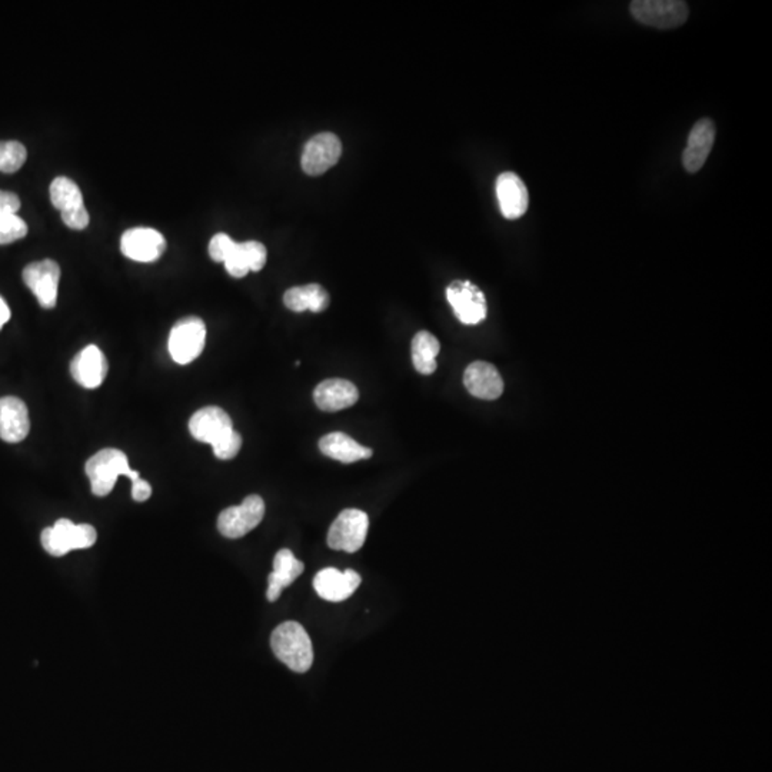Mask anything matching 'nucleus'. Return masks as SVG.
Masks as SVG:
<instances>
[{
	"label": "nucleus",
	"instance_id": "1",
	"mask_svg": "<svg viewBox=\"0 0 772 772\" xmlns=\"http://www.w3.org/2000/svg\"><path fill=\"white\" fill-rule=\"evenodd\" d=\"M273 654L287 668L305 674L313 664L312 641L299 622L287 621L275 628L270 636Z\"/></svg>",
	"mask_w": 772,
	"mask_h": 772
},
{
	"label": "nucleus",
	"instance_id": "2",
	"mask_svg": "<svg viewBox=\"0 0 772 772\" xmlns=\"http://www.w3.org/2000/svg\"><path fill=\"white\" fill-rule=\"evenodd\" d=\"M85 471L89 477L92 493L96 496L109 495L120 475H126L132 482L139 479V472L129 467L126 453L115 448L102 449L95 453L85 465Z\"/></svg>",
	"mask_w": 772,
	"mask_h": 772
},
{
	"label": "nucleus",
	"instance_id": "3",
	"mask_svg": "<svg viewBox=\"0 0 772 772\" xmlns=\"http://www.w3.org/2000/svg\"><path fill=\"white\" fill-rule=\"evenodd\" d=\"M96 539L97 532L92 525H75L69 519H59L40 535L45 551L54 557H63L71 551L87 550L94 546Z\"/></svg>",
	"mask_w": 772,
	"mask_h": 772
},
{
	"label": "nucleus",
	"instance_id": "4",
	"mask_svg": "<svg viewBox=\"0 0 772 772\" xmlns=\"http://www.w3.org/2000/svg\"><path fill=\"white\" fill-rule=\"evenodd\" d=\"M634 19L658 29H674L688 21L690 8L681 0H635L631 4Z\"/></svg>",
	"mask_w": 772,
	"mask_h": 772
},
{
	"label": "nucleus",
	"instance_id": "5",
	"mask_svg": "<svg viewBox=\"0 0 772 772\" xmlns=\"http://www.w3.org/2000/svg\"><path fill=\"white\" fill-rule=\"evenodd\" d=\"M205 322L198 317H187L175 324L170 335V353L179 365L194 362L205 348Z\"/></svg>",
	"mask_w": 772,
	"mask_h": 772
},
{
	"label": "nucleus",
	"instance_id": "6",
	"mask_svg": "<svg viewBox=\"0 0 772 772\" xmlns=\"http://www.w3.org/2000/svg\"><path fill=\"white\" fill-rule=\"evenodd\" d=\"M368 528L369 518L363 511H342L328 532V545L335 551L356 552L365 544Z\"/></svg>",
	"mask_w": 772,
	"mask_h": 772
},
{
	"label": "nucleus",
	"instance_id": "7",
	"mask_svg": "<svg viewBox=\"0 0 772 772\" xmlns=\"http://www.w3.org/2000/svg\"><path fill=\"white\" fill-rule=\"evenodd\" d=\"M265 502L259 495L245 498L239 507H230L220 512L218 529L225 538L237 539L246 535L262 522Z\"/></svg>",
	"mask_w": 772,
	"mask_h": 772
},
{
	"label": "nucleus",
	"instance_id": "8",
	"mask_svg": "<svg viewBox=\"0 0 772 772\" xmlns=\"http://www.w3.org/2000/svg\"><path fill=\"white\" fill-rule=\"evenodd\" d=\"M446 299L462 324L478 325L486 318V295L469 280H453L446 289Z\"/></svg>",
	"mask_w": 772,
	"mask_h": 772
},
{
	"label": "nucleus",
	"instance_id": "9",
	"mask_svg": "<svg viewBox=\"0 0 772 772\" xmlns=\"http://www.w3.org/2000/svg\"><path fill=\"white\" fill-rule=\"evenodd\" d=\"M342 144L335 133H320L308 140L302 154V170L311 177H318L338 163Z\"/></svg>",
	"mask_w": 772,
	"mask_h": 772
},
{
	"label": "nucleus",
	"instance_id": "10",
	"mask_svg": "<svg viewBox=\"0 0 772 772\" xmlns=\"http://www.w3.org/2000/svg\"><path fill=\"white\" fill-rule=\"evenodd\" d=\"M59 279H61V268L52 259L30 263L23 270L26 286L35 294L39 305L45 309L56 306Z\"/></svg>",
	"mask_w": 772,
	"mask_h": 772
},
{
	"label": "nucleus",
	"instance_id": "11",
	"mask_svg": "<svg viewBox=\"0 0 772 772\" xmlns=\"http://www.w3.org/2000/svg\"><path fill=\"white\" fill-rule=\"evenodd\" d=\"M165 249V237L151 228H133L126 230L120 239V251L123 255L137 262H154L163 255Z\"/></svg>",
	"mask_w": 772,
	"mask_h": 772
},
{
	"label": "nucleus",
	"instance_id": "12",
	"mask_svg": "<svg viewBox=\"0 0 772 772\" xmlns=\"http://www.w3.org/2000/svg\"><path fill=\"white\" fill-rule=\"evenodd\" d=\"M189 431L196 441L213 446L234 431V424L229 415L220 406H206L194 413L189 420Z\"/></svg>",
	"mask_w": 772,
	"mask_h": 772
},
{
	"label": "nucleus",
	"instance_id": "13",
	"mask_svg": "<svg viewBox=\"0 0 772 772\" xmlns=\"http://www.w3.org/2000/svg\"><path fill=\"white\" fill-rule=\"evenodd\" d=\"M361 575L353 569L345 572L338 571L335 568H325L318 572L313 579V588L322 600L329 602H341L348 600L361 585Z\"/></svg>",
	"mask_w": 772,
	"mask_h": 772
},
{
	"label": "nucleus",
	"instance_id": "14",
	"mask_svg": "<svg viewBox=\"0 0 772 772\" xmlns=\"http://www.w3.org/2000/svg\"><path fill=\"white\" fill-rule=\"evenodd\" d=\"M496 196L500 202L501 213L507 220H518L528 211V189L517 173H501L496 179Z\"/></svg>",
	"mask_w": 772,
	"mask_h": 772
},
{
	"label": "nucleus",
	"instance_id": "15",
	"mask_svg": "<svg viewBox=\"0 0 772 772\" xmlns=\"http://www.w3.org/2000/svg\"><path fill=\"white\" fill-rule=\"evenodd\" d=\"M106 356L95 345L83 348L71 362V374L83 388L95 389L101 386L108 375Z\"/></svg>",
	"mask_w": 772,
	"mask_h": 772
},
{
	"label": "nucleus",
	"instance_id": "16",
	"mask_svg": "<svg viewBox=\"0 0 772 772\" xmlns=\"http://www.w3.org/2000/svg\"><path fill=\"white\" fill-rule=\"evenodd\" d=\"M714 122L711 119H701L691 129L685 151L683 154V163L685 170L690 173L698 172L707 162L715 142Z\"/></svg>",
	"mask_w": 772,
	"mask_h": 772
},
{
	"label": "nucleus",
	"instance_id": "17",
	"mask_svg": "<svg viewBox=\"0 0 772 772\" xmlns=\"http://www.w3.org/2000/svg\"><path fill=\"white\" fill-rule=\"evenodd\" d=\"M28 406L16 396L0 398V439L9 444L23 441L29 435Z\"/></svg>",
	"mask_w": 772,
	"mask_h": 772
},
{
	"label": "nucleus",
	"instance_id": "18",
	"mask_svg": "<svg viewBox=\"0 0 772 772\" xmlns=\"http://www.w3.org/2000/svg\"><path fill=\"white\" fill-rule=\"evenodd\" d=\"M463 384L475 398L494 401L503 392V381L500 372L491 363L484 361L472 362L463 374Z\"/></svg>",
	"mask_w": 772,
	"mask_h": 772
},
{
	"label": "nucleus",
	"instance_id": "19",
	"mask_svg": "<svg viewBox=\"0 0 772 772\" xmlns=\"http://www.w3.org/2000/svg\"><path fill=\"white\" fill-rule=\"evenodd\" d=\"M360 399V392L353 382L346 379H327L320 382L313 391V401L320 410L325 412H336L355 405Z\"/></svg>",
	"mask_w": 772,
	"mask_h": 772
},
{
	"label": "nucleus",
	"instance_id": "20",
	"mask_svg": "<svg viewBox=\"0 0 772 772\" xmlns=\"http://www.w3.org/2000/svg\"><path fill=\"white\" fill-rule=\"evenodd\" d=\"M305 569V565L295 558L289 550H280L273 560V571L268 578V601L277 602L280 594Z\"/></svg>",
	"mask_w": 772,
	"mask_h": 772
},
{
	"label": "nucleus",
	"instance_id": "21",
	"mask_svg": "<svg viewBox=\"0 0 772 772\" xmlns=\"http://www.w3.org/2000/svg\"><path fill=\"white\" fill-rule=\"evenodd\" d=\"M320 452L328 458L339 461L342 463H353L358 461L369 460L372 449L360 445L355 439L344 432H332L325 435L320 441Z\"/></svg>",
	"mask_w": 772,
	"mask_h": 772
},
{
	"label": "nucleus",
	"instance_id": "22",
	"mask_svg": "<svg viewBox=\"0 0 772 772\" xmlns=\"http://www.w3.org/2000/svg\"><path fill=\"white\" fill-rule=\"evenodd\" d=\"M284 303L294 312H324L329 306V295L320 285H303L287 289L284 295Z\"/></svg>",
	"mask_w": 772,
	"mask_h": 772
},
{
	"label": "nucleus",
	"instance_id": "23",
	"mask_svg": "<svg viewBox=\"0 0 772 772\" xmlns=\"http://www.w3.org/2000/svg\"><path fill=\"white\" fill-rule=\"evenodd\" d=\"M441 351L438 339L431 332H418L412 339L413 368L422 375L434 374L436 365V356Z\"/></svg>",
	"mask_w": 772,
	"mask_h": 772
},
{
	"label": "nucleus",
	"instance_id": "24",
	"mask_svg": "<svg viewBox=\"0 0 772 772\" xmlns=\"http://www.w3.org/2000/svg\"><path fill=\"white\" fill-rule=\"evenodd\" d=\"M51 201L54 208L62 212L83 206V196L79 187L69 179L59 177L51 185Z\"/></svg>",
	"mask_w": 772,
	"mask_h": 772
},
{
	"label": "nucleus",
	"instance_id": "25",
	"mask_svg": "<svg viewBox=\"0 0 772 772\" xmlns=\"http://www.w3.org/2000/svg\"><path fill=\"white\" fill-rule=\"evenodd\" d=\"M28 158L26 147L21 142H0V172L15 173Z\"/></svg>",
	"mask_w": 772,
	"mask_h": 772
},
{
	"label": "nucleus",
	"instance_id": "26",
	"mask_svg": "<svg viewBox=\"0 0 772 772\" xmlns=\"http://www.w3.org/2000/svg\"><path fill=\"white\" fill-rule=\"evenodd\" d=\"M28 235V225L18 215L0 216V245L19 241Z\"/></svg>",
	"mask_w": 772,
	"mask_h": 772
},
{
	"label": "nucleus",
	"instance_id": "27",
	"mask_svg": "<svg viewBox=\"0 0 772 772\" xmlns=\"http://www.w3.org/2000/svg\"><path fill=\"white\" fill-rule=\"evenodd\" d=\"M242 436L237 431L229 432L227 436H223L220 442H216L212 446L213 453L218 460H232L241 451Z\"/></svg>",
	"mask_w": 772,
	"mask_h": 772
},
{
	"label": "nucleus",
	"instance_id": "28",
	"mask_svg": "<svg viewBox=\"0 0 772 772\" xmlns=\"http://www.w3.org/2000/svg\"><path fill=\"white\" fill-rule=\"evenodd\" d=\"M223 263H225V268H227L230 277L244 278L251 270H249L248 259L245 255L244 245L237 244V242L235 245L234 251L230 252V255L228 256L227 261Z\"/></svg>",
	"mask_w": 772,
	"mask_h": 772
},
{
	"label": "nucleus",
	"instance_id": "29",
	"mask_svg": "<svg viewBox=\"0 0 772 772\" xmlns=\"http://www.w3.org/2000/svg\"><path fill=\"white\" fill-rule=\"evenodd\" d=\"M237 242L227 234H218L209 242V256L215 262H225L230 252L234 251Z\"/></svg>",
	"mask_w": 772,
	"mask_h": 772
},
{
	"label": "nucleus",
	"instance_id": "30",
	"mask_svg": "<svg viewBox=\"0 0 772 772\" xmlns=\"http://www.w3.org/2000/svg\"><path fill=\"white\" fill-rule=\"evenodd\" d=\"M242 244H244L245 255L248 259L249 270L259 272L265 266L268 258L265 245L256 241L242 242Z\"/></svg>",
	"mask_w": 772,
	"mask_h": 772
},
{
	"label": "nucleus",
	"instance_id": "31",
	"mask_svg": "<svg viewBox=\"0 0 772 772\" xmlns=\"http://www.w3.org/2000/svg\"><path fill=\"white\" fill-rule=\"evenodd\" d=\"M62 220L71 229L82 230L89 225V213L85 205L62 212Z\"/></svg>",
	"mask_w": 772,
	"mask_h": 772
},
{
	"label": "nucleus",
	"instance_id": "32",
	"mask_svg": "<svg viewBox=\"0 0 772 772\" xmlns=\"http://www.w3.org/2000/svg\"><path fill=\"white\" fill-rule=\"evenodd\" d=\"M21 199L13 192L0 191V216L18 215Z\"/></svg>",
	"mask_w": 772,
	"mask_h": 772
},
{
	"label": "nucleus",
	"instance_id": "33",
	"mask_svg": "<svg viewBox=\"0 0 772 772\" xmlns=\"http://www.w3.org/2000/svg\"><path fill=\"white\" fill-rule=\"evenodd\" d=\"M132 484L133 500L137 501V502H145V501L151 498L152 488L151 486H149V482L139 478L137 481L132 482Z\"/></svg>",
	"mask_w": 772,
	"mask_h": 772
},
{
	"label": "nucleus",
	"instance_id": "34",
	"mask_svg": "<svg viewBox=\"0 0 772 772\" xmlns=\"http://www.w3.org/2000/svg\"><path fill=\"white\" fill-rule=\"evenodd\" d=\"M9 320H11V309L4 299L0 296V329L4 327V324H8Z\"/></svg>",
	"mask_w": 772,
	"mask_h": 772
}]
</instances>
